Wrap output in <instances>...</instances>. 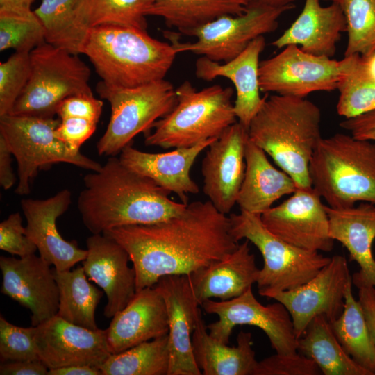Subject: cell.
Instances as JSON below:
<instances>
[{
	"instance_id": "6da1fadb",
	"label": "cell",
	"mask_w": 375,
	"mask_h": 375,
	"mask_svg": "<svg viewBox=\"0 0 375 375\" xmlns=\"http://www.w3.org/2000/svg\"><path fill=\"white\" fill-rule=\"evenodd\" d=\"M128 252L135 272L136 292L167 275L188 274L222 259L238 246L228 216L210 201L188 203L159 223L115 228L103 233Z\"/></svg>"
},
{
	"instance_id": "7a4b0ae2",
	"label": "cell",
	"mask_w": 375,
	"mask_h": 375,
	"mask_svg": "<svg viewBox=\"0 0 375 375\" xmlns=\"http://www.w3.org/2000/svg\"><path fill=\"white\" fill-rule=\"evenodd\" d=\"M78 209L92 234L125 226L161 222L181 213L188 203H178L153 180L110 156L97 172L83 178Z\"/></svg>"
},
{
	"instance_id": "3957f363",
	"label": "cell",
	"mask_w": 375,
	"mask_h": 375,
	"mask_svg": "<svg viewBox=\"0 0 375 375\" xmlns=\"http://www.w3.org/2000/svg\"><path fill=\"white\" fill-rule=\"evenodd\" d=\"M320 122V109L313 102L269 94L247 131L249 140L294 180L297 188H310L309 164L322 138Z\"/></svg>"
},
{
	"instance_id": "277c9868",
	"label": "cell",
	"mask_w": 375,
	"mask_h": 375,
	"mask_svg": "<svg viewBox=\"0 0 375 375\" xmlns=\"http://www.w3.org/2000/svg\"><path fill=\"white\" fill-rule=\"evenodd\" d=\"M177 53L147 31L119 25L88 28L81 49L101 81L124 88L165 78Z\"/></svg>"
},
{
	"instance_id": "5b68a950",
	"label": "cell",
	"mask_w": 375,
	"mask_h": 375,
	"mask_svg": "<svg viewBox=\"0 0 375 375\" xmlns=\"http://www.w3.org/2000/svg\"><path fill=\"white\" fill-rule=\"evenodd\" d=\"M309 174L312 187L331 208L375 204V141L344 133L322 138Z\"/></svg>"
},
{
	"instance_id": "8992f818",
	"label": "cell",
	"mask_w": 375,
	"mask_h": 375,
	"mask_svg": "<svg viewBox=\"0 0 375 375\" xmlns=\"http://www.w3.org/2000/svg\"><path fill=\"white\" fill-rule=\"evenodd\" d=\"M174 108L153 125L145 144L162 149L190 147L217 138L238 119L232 101L233 90L212 85L201 90L188 81L176 88Z\"/></svg>"
},
{
	"instance_id": "52a82bcc",
	"label": "cell",
	"mask_w": 375,
	"mask_h": 375,
	"mask_svg": "<svg viewBox=\"0 0 375 375\" xmlns=\"http://www.w3.org/2000/svg\"><path fill=\"white\" fill-rule=\"evenodd\" d=\"M228 217L234 239L248 240L262 254L264 264L256 283L262 297L269 299L274 293L301 286L331 260L319 251L303 249L283 240L265 227L259 215L240 210Z\"/></svg>"
},
{
	"instance_id": "ba28073f",
	"label": "cell",
	"mask_w": 375,
	"mask_h": 375,
	"mask_svg": "<svg viewBox=\"0 0 375 375\" xmlns=\"http://www.w3.org/2000/svg\"><path fill=\"white\" fill-rule=\"evenodd\" d=\"M96 90L111 107L106 130L97 143L99 156H116L140 133H150L153 124L177 102L176 88L165 78L131 88L101 81Z\"/></svg>"
},
{
	"instance_id": "9c48e42d",
	"label": "cell",
	"mask_w": 375,
	"mask_h": 375,
	"mask_svg": "<svg viewBox=\"0 0 375 375\" xmlns=\"http://www.w3.org/2000/svg\"><path fill=\"white\" fill-rule=\"evenodd\" d=\"M28 83L10 115L54 117L58 105L76 94H93L91 71L78 55L44 42L30 53Z\"/></svg>"
},
{
	"instance_id": "30bf717a",
	"label": "cell",
	"mask_w": 375,
	"mask_h": 375,
	"mask_svg": "<svg viewBox=\"0 0 375 375\" xmlns=\"http://www.w3.org/2000/svg\"><path fill=\"white\" fill-rule=\"evenodd\" d=\"M60 119L8 115L0 117V137L5 140L17 162L15 192L28 194L38 171L57 162L99 171L102 165L75 150L55 135Z\"/></svg>"
},
{
	"instance_id": "8fae6325",
	"label": "cell",
	"mask_w": 375,
	"mask_h": 375,
	"mask_svg": "<svg viewBox=\"0 0 375 375\" xmlns=\"http://www.w3.org/2000/svg\"><path fill=\"white\" fill-rule=\"evenodd\" d=\"M293 8V3L285 6L248 5L241 15H223L190 31L185 35L195 37L194 42H181L177 33L165 31L164 35L178 53L189 51L225 62L238 56L256 38L274 31L279 17Z\"/></svg>"
},
{
	"instance_id": "7c38bea8",
	"label": "cell",
	"mask_w": 375,
	"mask_h": 375,
	"mask_svg": "<svg viewBox=\"0 0 375 375\" xmlns=\"http://www.w3.org/2000/svg\"><path fill=\"white\" fill-rule=\"evenodd\" d=\"M342 60L303 51L297 45L283 48L259 65L261 92L305 98L315 92L337 90L342 75Z\"/></svg>"
},
{
	"instance_id": "4fadbf2b",
	"label": "cell",
	"mask_w": 375,
	"mask_h": 375,
	"mask_svg": "<svg viewBox=\"0 0 375 375\" xmlns=\"http://www.w3.org/2000/svg\"><path fill=\"white\" fill-rule=\"evenodd\" d=\"M201 307L206 313L218 317L207 328L210 336L220 342L228 344L235 326L250 325L264 331L276 353L297 352L298 339L288 310L278 301L262 305L255 297L252 288L229 300H206Z\"/></svg>"
},
{
	"instance_id": "5bb4252c",
	"label": "cell",
	"mask_w": 375,
	"mask_h": 375,
	"mask_svg": "<svg viewBox=\"0 0 375 375\" xmlns=\"http://www.w3.org/2000/svg\"><path fill=\"white\" fill-rule=\"evenodd\" d=\"M351 283L346 258L335 255L306 283L292 290L274 293L269 299L281 303L288 310L299 339L317 315H324L329 322L340 316L346 290Z\"/></svg>"
},
{
	"instance_id": "9a60e30c",
	"label": "cell",
	"mask_w": 375,
	"mask_h": 375,
	"mask_svg": "<svg viewBox=\"0 0 375 375\" xmlns=\"http://www.w3.org/2000/svg\"><path fill=\"white\" fill-rule=\"evenodd\" d=\"M321 197L314 188H297L278 206L260 215L265 227L297 247L329 252L334 240L329 235L328 217Z\"/></svg>"
},
{
	"instance_id": "2e32d148",
	"label": "cell",
	"mask_w": 375,
	"mask_h": 375,
	"mask_svg": "<svg viewBox=\"0 0 375 375\" xmlns=\"http://www.w3.org/2000/svg\"><path fill=\"white\" fill-rule=\"evenodd\" d=\"M35 344L49 369L71 365L99 368L112 354L106 329H89L58 315L36 326Z\"/></svg>"
},
{
	"instance_id": "e0dca14e",
	"label": "cell",
	"mask_w": 375,
	"mask_h": 375,
	"mask_svg": "<svg viewBox=\"0 0 375 375\" xmlns=\"http://www.w3.org/2000/svg\"><path fill=\"white\" fill-rule=\"evenodd\" d=\"M153 286L162 295L167 308L168 375L202 374L194 360L192 335L203 317L201 304L194 294L189 275L164 276Z\"/></svg>"
},
{
	"instance_id": "ac0fdd59",
	"label": "cell",
	"mask_w": 375,
	"mask_h": 375,
	"mask_svg": "<svg viewBox=\"0 0 375 375\" xmlns=\"http://www.w3.org/2000/svg\"><path fill=\"white\" fill-rule=\"evenodd\" d=\"M248 138L247 128L237 121L209 145L202 160L203 193L224 215L237 203L245 174Z\"/></svg>"
},
{
	"instance_id": "d6986e66",
	"label": "cell",
	"mask_w": 375,
	"mask_h": 375,
	"mask_svg": "<svg viewBox=\"0 0 375 375\" xmlns=\"http://www.w3.org/2000/svg\"><path fill=\"white\" fill-rule=\"evenodd\" d=\"M51 264L35 253L0 257L1 292L31 312V326H37L57 315L59 292Z\"/></svg>"
},
{
	"instance_id": "ffe728a7",
	"label": "cell",
	"mask_w": 375,
	"mask_h": 375,
	"mask_svg": "<svg viewBox=\"0 0 375 375\" xmlns=\"http://www.w3.org/2000/svg\"><path fill=\"white\" fill-rule=\"evenodd\" d=\"M87 256L82 261L85 273L104 292L106 318L123 310L136 293L135 272L128 266V252L112 238L92 234L86 240Z\"/></svg>"
},
{
	"instance_id": "44dd1931",
	"label": "cell",
	"mask_w": 375,
	"mask_h": 375,
	"mask_svg": "<svg viewBox=\"0 0 375 375\" xmlns=\"http://www.w3.org/2000/svg\"><path fill=\"white\" fill-rule=\"evenodd\" d=\"M71 202L72 193L67 189L48 199L21 201L27 222L26 235L36 245L40 256L58 271L70 269L88 253L76 242L65 240L57 228V219L67 210Z\"/></svg>"
},
{
	"instance_id": "7402d4cb",
	"label": "cell",
	"mask_w": 375,
	"mask_h": 375,
	"mask_svg": "<svg viewBox=\"0 0 375 375\" xmlns=\"http://www.w3.org/2000/svg\"><path fill=\"white\" fill-rule=\"evenodd\" d=\"M265 44V38L261 35L228 62L220 63L201 56L195 62L198 78L212 81L217 77H224L232 81L236 92L234 112L238 121L247 128L269 94L266 93L262 97L259 86V58Z\"/></svg>"
},
{
	"instance_id": "603a6c76",
	"label": "cell",
	"mask_w": 375,
	"mask_h": 375,
	"mask_svg": "<svg viewBox=\"0 0 375 375\" xmlns=\"http://www.w3.org/2000/svg\"><path fill=\"white\" fill-rule=\"evenodd\" d=\"M106 331L112 354L168 334L167 308L160 293L154 286L136 292L127 306L112 317Z\"/></svg>"
},
{
	"instance_id": "cb8c5ba5",
	"label": "cell",
	"mask_w": 375,
	"mask_h": 375,
	"mask_svg": "<svg viewBox=\"0 0 375 375\" xmlns=\"http://www.w3.org/2000/svg\"><path fill=\"white\" fill-rule=\"evenodd\" d=\"M216 139L158 153L142 151L129 144L120 152L119 158L127 167L149 177L168 192L176 194L181 202L187 204L188 194L199 192L190 176V169L202 151Z\"/></svg>"
},
{
	"instance_id": "d4e9b609",
	"label": "cell",
	"mask_w": 375,
	"mask_h": 375,
	"mask_svg": "<svg viewBox=\"0 0 375 375\" xmlns=\"http://www.w3.org/2000/svg\"><path fill=\"white\" fill-rule=\"evenodd\" d=\"M329 235L349 251L351 260L360 270L352 276V283L375 288V259L372 244L375 239V204L362 202L358 206L342 208L325 206Z\"/></svg>"
},
{
	"instance_id": "484cf974",
	"label": "cell",
	"mask_w": 375,
	"mask_h": 375,
	"mask_svg": "<svg viewBox=\"0 0 375 375\" xmlns=\"http://www.w3.org/2000/svg\"><path fill=\"white\" fill-rule=\"evenodd\" d=\"M320 1L305 0L295 21L271 45L278 49L299 45L306 53L332 58L342 33L347 32L346 18L338 1L322 6Z\"/></svg>"
},
{
	"instance_id": "4316f807",
	"label": "cell",
	"mask_w": 375,
	"mask_h": 375,
	"mask_svg": "<svg viewBox=\"0 0 375 375\" xmlns=\"http://www.w3.org/2000/svg\"><path fill=\"white\" fill-rule=\"evenodd\" d=\"M259 270L249 241L244 240L228 255L192 272L189 278L201 304L212 298L226 301L241 295L256 283Z\"/></svg>"
},
{
	"instance_id": "83f0119b",
	"label": "cell",
	"mask_w": 375,
	"mask_h": 375,
	"mask_svg": "<svg viewBox=\"0 0 375 375\" xmlns=\"http://www.w3.org/2000/svg\"><path fill=\"white\" fill-rule=\"evenodd\" d=\"M249 136V135H248ZM266 153L249 138L246 143V169L237 203L240 210L260 215L284 195L297 190L294 180L274 167Z\"/></svg>"
},
{
	"instance_id": "f1b7e54d",
	"label": "cell",
	"mask_w": 375,
	"mask_h": 375,
	"mask_svg": "<svg viewBox=\"0 0 375 375\" xmlns=\"http://www.w3.org/2000/svg\"><path fill=\"white\" fill-rule=\"evenodd\" d=\"M252 345L251 333L244 331L235 347L219 342L208 332L203 317L192 335L194 360L203 375H254L258 361Z\"/></svg>"
},
{
	"instance_id": "f546056e",
	"label": "cell",
	"mask_w": 375,
	"mask_h": 375,
	"mask_svg": "<svg viewBox=\"0 0 375 375\" xmlns=\"http://www.w3.org/2000/svg\"><path fill=\"white\" fill-rule=\"evenodd\" d=\"M297 351L314 361L324 375H372L346 353L323 315L315 317L298 339Z\"/></svg>"
},
{
	"instance_id": "4dcf8cb0",
	"label": "cell",
	"mask_w": 375,
	"mask_h": 375,
	"mask_svg": "<svg viewBox=\"0 0 375 375\" xmlns=\"http://www.w3.org/2000/svg\"><path fill=\"white\" fill-rule=\"evenodd\" d=\"M53 273L59 292L58 316L89 329L98 328L95 320L96 308L103 292L89 282L83 266L73 270Z\"/></svg>"
},
{
	"instance_id": "1f68e13d",
	"label": "cell",
	"mask_w": 375,
	"mask_h": 375,
	"mask_svg": "<svg viewBox=\"0 0 375 375\" xmlns=\"http://www.w3.org/2000/svg\"><path fill=\"white\" fill-rule=\"evenodd\" d=\"M246 10L239 0H153L148 15L162 18L168 27L186 35L221 16Z\"/></svg>"
},
{
	"instance_id": "d6a6232c",
	"label": "cell",
	"mask_w": 375,
	"mask_h": 375,
	"mask_svg": "<svg viewBox=\"0 0 375 375\" xmlns=\"http://www.w3.org/2000/svg\"><path fill=\"white\" fill-rule=\"evenodd\" d=\"M349 284L344 310L330 322L332 330L346 353L359 365L375 375V344L370 335L364 312Z\"/></svg>"
},
{
	"instance_id": "836d02e7",
	"label": "cell",
	"mask_w": 375,
	"mask_h": 375,
	"mask_svg": "<svg viewBox=\"0 0 375 375\" xmlns=\"http://www.w3.org/2000/svg\"><path fill=\"white\" fill-rule=\"evenodd\" d=\"M153 0H78L77 22L90 28L119 25L147 31V17Z\"/></svg>"
},
{
	"instance_id": "e575fe53",
	"label": "cell",
	"mask_w": 375,
	"mask_h": 375,
	"mask_svg": "<svg viewBox=\"0 0 375 375\" xmlns=\"http://www.w3.org/2000/svg\"><path fill=\"white\" fill-rule=\"evenodd\" d=\"M78 0H42L34 12L44 29L45 42L78 55L88 28L75 16Z\"/></svg>"
},
{
	"instance_id": "d590c367",
	"label": "cell",
	"mask_w": 375,
	"mask_h": 375,
	"mask_svg": "<svg viewBox=\"0 0 375 375\" xmlns=\"http://www.w3.org/2000/svg\"><path fill=\"white\" fill-rule=\"evenodd\" d=\"M168 334L111 354L99 367L102 375H168Z\"/></svg>"
},
{
	"instance_id": "8d00e7d4",
	"label": "cell",
	"mask_w": 375,
	"mask_h": 375,
	"mask_svg": "<svg viewBox=\"0 0 375 375\" xmlns=\"http://www.w3.org/2000/svg\"><path fill=\"white\" fill-rule=\"evenodd\" d=\"M358 56H344L342 60L343 69L337 88L340 94L336 110L344 119L375 110V81L360 69Z\"/></svg>"
},
{
	"instance_id": "74e56055",
	"label": "cell",
	"mask_w": 375,
	"mask_h": 375,
	"mask_svg": "<svg viewBox=\"0 0 375 375\" xmlns=\"http://www.w3.org/2000/svg\"><path fill=\"white\" fill-rule=\"evenodd\" d=\"M347 22L344 56L375 51V0H338Z\"/></svg>"
},
{
	"instance_id": "f35d334b",
	"label": "cell",
	"mask_w": 375,
	"mask_h": 375,
	"mask_svg": "<svg viewBox=\"0 0 375 375\" xmlns=\"http://www.w3.org/2000/svg\"><path fill=\"white\" fill-rule=\"evenodd\" d=\"M45 42L44 27L33 10L0 11V51L30 53Z\"/></svg>"
},
{
	"instance_id": "ab89813d",
	"label": "cell",
	"mask_w": 375,
	"mask_h": 375,
	"mask_svg": "<svg viewBox=\"0 0 375 375\" xmlns=\"http://www.w3.org/2000/svg\"><path fill=\"white\" fill-rule=\"evenodd\" d=\"M30 53L15 52L0 62V117L11 114L31 72Z\"/></svg>"
},
{
	"instance_id": "60d3db41",
	"label": "cell",
	"mask_w": 375,
	"mask_h": 375,
	"mask_svg": "<svg viewBox=\"0 0 375 375\" xmlns=\"http://www.w3.org/2000/svg\"><path fill=\"white\" fill-rule=\"evenodd\" d=\"M36 326L21 327L0 316L1 362L40 360L35 344Z\"/></svg>"
},
{
	"instance_id": "b9f144b4",
	"label": "cell",
	"mask_w": 375,
	"mask_h": 375,
	"mask_svg": "<svg viewBox=\"0 0 375 375\" xmlns=\"http://www.w3.org/2000/svg\"><path fill=\"white\" fill-rule=\"evenodd\" d=\"M322 372L311 359L301 353H276L258 361L254 375H318Z\"/></svg>"
},
{
	"instance_id": "7bdbcfd3",
	"label": "cell",
	"mask_w": 375,
	"mask_h": 375,
	"mask_svg": "<svg viewBox=\"0 0 375 375\" xmlns=\"http://www.w3.org/2000/svg\"><path fill=\"white\" fill-rule=\"evenodd\" d=\"M0 249L13 256L24 257L38 251L36 245L26 234L19 212L10 214L0 224Z\"/></svg>"
},
{
	"instance_id": "ee69618b",
	"label": "cell",
	"mask_w": 375,
	"mask_h": 375,
	"mask_svg": "<svg viewBox=\"0 0 375 375\" xmlns=\"http://www.w3.org/2000/svg\"><path fill=\"white\" fill-rule=\"evenodd\" d=\"M103 106V101L94 94H76L62 101L57 108L56 115L60 119L78 117L98 123Z\"/></svg>"
},
{
	"instance_id": "f6af8a7d",
	"label": "cell",
	"mask_w": 375,
	"mask_h": 375,
	"mask_svg": "<svg viewBox=\"0 0 375 375\" xmlns=\"http://www.w3.org/2000/svg\"><path fill=\"white\" fill-rule=\"evenodd\" d=\"M97 124L83 118H63L56 128L55 135L74 149L79 151L81 145L94 133Z\"/></svg>"
},
{
	"instance_id": "bcb514c9",
	"label": "cell",
	"mask_w": 375,
	"mask_h": 375,
	"mask_svg": "<svg viewBox=\"0 0 375 375\" xmlns=\"http://www.w3.org/2000/svg\"><path fill=\"white\" fill-rule=\"evenodd\" d=\"M340 126L356 138L375 141V110L344 119Z\"/></svg>"
},
{
	"instance_id": "7dc6e473",
	"label": "cell",
	"mask_w": 375,
	"mask_h": 375,
	"mask_svg": "<svg viewBox=\"0 0 375 375\" xmlns=\"http://www.w3.org/2000/svg\"><path fill=\"white\" fill-rule=\"evenodd\" d=\"M48 367L40 360L1 362V375H48Z\"/></svg>"
},
{
	"instance_id": "c3c4849f",
	"label": "cell",
	"mask_w": 375,
	"mask_h": 375,
	"mask_svg": "<svg viewBox=\"0 0 375 375\" xmlns=\"http://www.w3.org/2000/svg\"><path fill=\"white\" fill-rule=\"evenodd\" d=\"M358 301L362 308L370 335L375 344V288H358Z\"/></svg>"
},
{
	"instance_id": "681fc988",
	"label": "cell",
	"mask_w": 375,
	"mask_h": 375,
	"mask_svg": "<svg viewBox=\"0 0 375 375\" xmlns=\"http://www.w3.org/2000/svg\"><path fill=\"white\" fill-rule=\"evenodd\" d=\"M11 155L5 140L0 137V185L6 190L11 188L16 182L11 166Z\"/></svg>"
},
{
	"instance_id": "f907efd6",
	"label": "cell",
	"mask_w": 375,
	"mask_h": 375,
	"mask_svg": "<svg viewBox=\"0 0 375 375\" xmlns=\"http://www.w3.org/2000/svg\"><path fill=\"white\" fill-rule=\"evenodd\" d=\"M48 375H102L99 368L88 365H71L50 369Z\"/></svg>"
},
{
	"instance_id": "816d5d0a",
	"label": "cell",
	"mask_w": 375,
	"mask_h": 375,
	"mask_svg": "<svg viewBox=\"0 0 375 375\" xmlns=\"http://www.w3.org/2000/svg\"><path fill=\"white\" fill-rule=\"evenodd\" d=\"M34 0H0V11L24 12L31 10Z\"/></svg>"
},
{
	"instance_id": "f5cc1de1",
	"label": "cell",
	"mask_w": 375,
	"mask_h": 375,
	"mask_svg": "<svg viewBox=\"0 0 375 375\" xmlns=\"http://www.w3.org/2000/svg\"><path fill=\"white\" fill-rule=\"evenodd\" d=\"M359 67L364 74L375 81V51L367 56H358Z\"/></svg>"
},
{
	"instance_id": "db71d44e",
	"label": "cell",
	"mask_w": 375,
	"mask_h": 375,
	"mask_svg": "<svg viewBox=\"0 0 375 375\" xmlns=\"http://www.w3.org/2000/svg\"><path fill=\"white\" fill-rule=\"evenodd\" d=\"M244 6L253 3L265 4L272 6H285L292 4L295 0H239Z\"/></svg>"
},
{
	"instance_id": "11a10c76",
	"label": "cell",
	"mask_w": 375,
	"mask_h": 375,
	"mask_svg": "<svg viewBox=\"0 0 375 375\" xmlns=\"http://www.w3.org/2000/svg\"><path fill=\"white\" fill-rule=\"evenodd\" d=\"M324 1H338V0H324Z\"/></svg>"
}]
</instances>
